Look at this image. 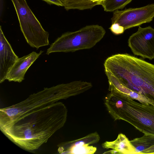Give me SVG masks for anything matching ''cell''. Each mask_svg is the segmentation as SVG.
<instances>
[{
    "instance_id": "obj_1",
    "label": "cell",
    "mask_w": 154,
    "mask_h": 154,
    "mask_svg": "<svg viewBox=\"0 0 154 154\" xmlns=\"http://www.w3.org/2000/svg\"><path fill=\"white\" fill-rule=\"evenodd\" d=\"M54 88H45L25 100L0 109V129L27 150L37 149L65 125L67 109Z\"/></svg>"
},
{
    "instance_id": "obj_2",
    "label": "cell",
    "mask_w": 154,
    "mask_h": 154,
    "mask_svg": "<svg viewBox=\"0 0 154 154\" xmlns=\"http://www.w3.org/2000/svg\"><path fill=\"white\" fill-rule=\"evenodd\" d=\"M110 92L138 93L154 104V65L127 54L107 58L104 63Z\"/></svg>"
},
{
    "instance_id": "obj_3",
    "label": "cell",
    "mask_w": 154,
    "mask_h": 154,
    "mask_svg": "<svg viewBox=\"0 0 154 154\" xmlns=\"http://www.w3.org/2000/svg\"><path fill=\"white\" fill-rule=\"evenodd\" d=\"M105 104L115 121H125L144 134L154 135V106L112 92L105 97Z\"/></svg>"
},
{
    "instance_id": "obj_4",
    "label": "cell",
    "mask_w": 154,
    "mask_h": 154,
    "mask_svg": "<svg viewBox=\"0 0 154 154\" xmlns=\"http://www.w3.org/2000/svg\"><path fill=\"white\" fill-rule=\"evenodd\" d=\"M105 33V29L98 25H87L74 32H66L51 45L46 54L90 49L103 38Z\"/></svg>"
},
{
    "instance_id": "obj_5",
    "label": "cell",
    "mask_w": 154,
    "mask_h": 154,
    "mask_svg": "<svg viewBox=\"0 0 154 154\" xmlns=\"http://www.w3.org/2000/svg\"><path fill=\"white\" fill-rule=\"evenodd\" d=\"M18 19L21 30L30 46L37 49L49 44V34L28 6L26 0H11Z\"/></svg>"
},
{
    "instance_id": "obj_6",
    "label": "cell",
    "mask_w": 154,
    "mask_h": 154,
    "mask_svg": "<svg viewBox=\"0 0 154 154\" xmlns=\"http://www.w3.org/2000/svg\"><path fill=\"white\" fill-rule=\"evenodd\" d=\"M113 14L112 23H119L125 30L152 21L154 17V4L138 8L116 10Z\"/></svg>"
},
{
    "instance_id": "obj_7",
    "label": "cell",
    "mask_w": 154,
    "mask_h": 154,
    "mask_svg": "<svg viewBox=\"0 0 154 154\" xmlns=\"http://www.w3.org/2000/svg\"><path fill=\"white\" fill-rule=\"evenodd\" d=\"M128 44L134 54L143 58H154V29L148 26H139L137 31L131 35Z\"/></svg>"
},
{
    "instance_id": "obj_8",
    "label": "cell",
    "mask_w": 154,
    "mask_h": 154,
    "mask_svg": "<svg viewBox=\"0 0 154 154\" xmlns=\"http://www.w3.org/2000/svg\"><path fill=\"white\" fill-rule=\"evenodd\" d=\"M19 58L3 33L0 26V83L6 79L7 74Z\"/></svg>"
},
{
    "instance_id": "obj_9",
    "label": "cell",
    "mask_w": 154,
    "mask_h": 154,
    "mask_svg": "<svg viewBox=\"0 0 154 154\" xmlns=\"http://www.w3.org/2000/svg\"><path fill=\"white\" fill-rule=\"evenodd\" d=\"M43 52L42 51L39 53L32 51L19 58L8 72L6 79L10 82H22L24 79L25 74L28 69Z\"/></svg>"
},
{
    "instance_id": "obj_10",
    "label": "cell",
    "mask_w": 154,
    "mask_h": 154,
    "mask_svg": "<svg viewBox=\"0 0 154 154\" xmlns=\"http://www.w3.org/2000/svg\"><path fill=\"white\" fill-rule=\"evenodd\" d=\"M102 146L105 149H111L103 153L136 154L130 140L122 133H119L114 140L104 142Z\"/></svg>"
},
{
    "instance_id": "obj_11",
    "label": "cell",
    "mask_w": 154,
    "mask_h": 154,
    "mask_svg": "<svg viewBox=\"0 0 154 154\" xmlns=\"http://www.w3.org/2000/svg\"><path fill=\"white\" fill-rule=\"evenodd\" d=\"M100 137L97 132L91 133L78 139L63 142L58 145V152L69 147L84 145H90L97 143L100 140Z\"/></svg>"
},
{
    "instance_id": "obj_12",
    "label": "cell",
    "mask_w": 154,
    "mask_h": 154,
    "mask_svg": "<svg viewBox=\"0 0 154 154\" xmlns=\"http://www.w3.org/2000/svg\"><path fill=\"white\" fill-rule=\"evenodd\" d=\"M63 6L67 10L78 9L81 10L91 9L95 6L99 5L98 2L92 0H60Z\"/></svg>"
},
{
    "instance_id": "obj_13",
    "label": "cell",
    "mask_w": 154,
    "mask_h": 154,
    "mask_svg": "<svg viewBox=\"0 0 154 154\" xmlns=\"http://www.w3.org/2000/svg\"><path fill=\"white\" fill-rule=\"evenodd\" d=\"M136 154H141L144 150L154 145V135L144 134L142 137L130 140Z\"/></svg>"
},
{
    "instance_id": "obj_14",
    "label": "cell",
    "mask_w": 154,
    "mask_h": 154,
    "mask_svg": "<svg viewBox=\"0 0 154 154\" xmlns=\"http://www.w3.org/2000/svg\"><path fill=\"white\" fill-rule=\"evenodd\" d=\"M97 150L96 147L88 145L72 146L58 152L61 154H93Z\"/></svg>"
},
{
    "instance_id": "obj_15",
    "label": "cell",
    "mask_w": 154,
    "mask_h": 154,
    "mask_svg": "<svg viewBox=\"0 0 154 154\" xmlns=\"http://www.w3.org/2000/svg\"><path fill=\"white\" fill-rule=\"evenodd\" d=\"M133 0H103L100 4L106 12H113L122 9Z\"/></svg>"
},
{
    "instance_id": "obj_16",
    "label": "cell",
    "mask_w": 154,
    "mask_h": 154,
    "mask_svg": "<svg viewBox=\"0 0 154 154\" xmlns=\"http://www.w3.org/2000/svg\"><path fill=\"white\" fill-rule=\"evenodd\" d=\"M109 29L111 32L115 35L122 34L125 31L124 28L122 26L116 23H112Z\"/></svg>"
},
{
    "instance_id": "obj_17",
    "label": "cell",
    "mask_w": 154,
    "mask_h": 154,
    "mask_svg": "<svg viewBox=\"0 0 154 154\" xmlns=\"http://www.w3.org/2000/svg\"><path fill=\"white\" fill-rule=\"evenodd\" d=\"M49 4H54L58 6H63V5L60 0H42Z\"/></svg>"
},
{
    "instance_id": "obj_18",
    "label": "cell",
    "mask_w": 154,
    "mask_h": 154,
    "mask_svg": "<svg viewBox=\"0 0 154 154\" xmlns=\"http://www.w3.org/2000/svg\"><path fill=\"white\" fill-rule=\"evenodd\" d=\"M142 154H154V145L143 151Z\"/></svg>"
},
{
    "instance_id": "obj_19",
    "label": "cell",
    "mask_w": 154,
    "mask_h": 154,
    "mask_svg": "<svg viewBox=\"0 0 154 154\" xmlns=\"http://www.w3.org/2000/svg\"><path fill=\"white\" fill-rule=\"evenodd\" d=\"M95 2H100L103 0H93Z\"/></svg>"
}]
</instances>
